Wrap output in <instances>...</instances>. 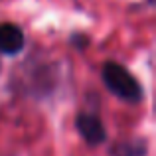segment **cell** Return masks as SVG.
<instances>
[{"label": "cell", "instance_id": "cell-3", "mask_svg": "<svg viewBox=\"0 0 156 156\" xmlns=\"http://www.w3.org/2000/svg\"><path fill=\"white\" fill-rule=\"evenodd\" d=\"M26 46V36L22 28L12 22H2L0 24V53L4 55H16Z\"/></svg>", "mask_w": 156, "mask_h": 156}, {"label": "cell", "instance_id": "cell-4", "mask_svg": "<svg viewBox=\"0 0 156 156\" xmlns=\"http://www.w3.org/2000/svg\"><path fill=\"white\" fill-rule=\"evenodd\" d=\"M111 156H146L148 154V140L144 136L121 138L109 148Z\"/></svg>", "mask_w": 156, "mask_h": 156}, {"label": "cell", "instance_id": "cell-6", "mask_svg": "<svg viewBox=\"0 0 156 156\" xmlns=\"http://www.w3.org/2000/svg\"><path fill=\"white\" fill-rule=\"evenodd\" d=\"M0 69H2V67H0Z\"/></svg>", "mask_w": 156, "mask_h": 156}, {"label": "cell", "instance_id": "cell-1", "mask_svg": "<svg viewBox=\"0 0 156 156\" xmlns=\"http://www.w3.org/2000/svg\"><path fill=\"white\" fill-rule=\"evenodd\" d=\"M105 87L125 103H140L144 97V89L138 79L119 61H105L101 69Z\"/></svg>", "mask_w": 156, "mask_h": 156}, {"label": "cell", "instance_id": "cell-5", "mask_svg": "<svg viewBox=\"0 0 156 156\" xmlns=\"http://www.w3.org/2000/svg\"><path fill=\"white\" fill-rule=\"evenodd\" d=\"M69 44H71L75 50H79V51H83L85 48L89 46V38L85 34H79V32H73L71 36H69Z\"/></svg>", "mask_w": 156, "mask_h": 156}, {"label": "cell", "instance_id": "cell-2", "mask_svg": "<svg viewBox=\"0 0 156 156\" xmlns=\"http://www.w3.org/2000/svg\"><path fill=\"white\" fill-rule=\"evenodd\" d=\"M75 129L89 146H101L107 142V129L99 115L95 113H89V111L79 113L75 117Z\"/></svg>", "mask_w": 156, "mask_h": 156}]
</instances>
